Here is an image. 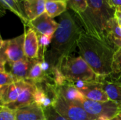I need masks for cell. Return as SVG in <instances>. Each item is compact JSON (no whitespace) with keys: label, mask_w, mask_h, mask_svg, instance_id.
Listing matches in <instances>:
<instances>
[{"label":"cell","mask_w":121,"mask_h":120,"mask_svg":"<svg viewBox=\"0 0 121 120\" xmlns=\"http://www.w3.org/2000/svg\"><path fill=\"white\" fill-rule=\"evenodd\" d=\"M52 42L45 53V60L53 67H59L61 61L72 55L77 47L78 40L84 32L72 15L67 11L61 15Z\"/></svg>","instance_id":"cell-1"},{"label":"cell","mask_w":121,"mask_h":120,"mask_svg":"<svg viewBox=\"0 0 121 120\" xmlns=\"http://www.w3.org/2000/svg\"><path fill=\"white\" fill-rule=\"evenodd\" d=\"M77 47L80 56L98 76H105L113 73L116 50L110 44L84 31L78 40Z\"/></svg>","instance_id":"cell-2"},{"label":"cell","mask_w":121,"mask_h":120,"mask_svg":"<svg viewBox=\"0 0 121 120\" xmlns=\"http://www.w3.org/2000/svg\"><path fill=\"white\" fill-rule=\"evenodd\" d=\"M86 11L75 14V16L86 33L108 43L107 29L109 22L114 18L115 9L109 6L107 0H86Z\"/></svg>","instance_id":"cell-3"},{"label":"cell","mask_w":121,"mask_h":120,"mask_svg":"<svg viewBox=\"0 0 121 120\" xmlns=\"http://www.w3.org/2000/svg\"><path fill=\"white\" fill-rule=\"evenodd\" d=\"M58 68L64 76L70 81L92 82L98 79V76L81 56L65 57L61 61Z\"/></svg>","instance_id":"cell-4"},{"label":"cell","mask_w":121,"mask_h":120,"mask_svg":"<svg viewBox=\"0 0 121 120\" xmlns=\"http://www.w3.org/2000/svg\"><path fill=\"white\" fill-rule=\"evenodd\" d=\"M25 34H22L9 40L1 39L0 46V71H5L6 63L18 62L25 57L24 53Z\"/></svg>","instance_id":"cell-5"},{"label":"cell","mask_w":121,"mask_h":120,"mask_svg":"<svg viewBox=\"0 0 121 120\" xmlns=\"http://www.w3.org/2000/svg\"><path fill=\"white\" fill-rule=\"evenodd\" d=\"M79 105L90 115L96 117L97 120H111L121 112V105L112 100L97 102L85 98Z\"/></svg>","instance_id":"cell-6"},{"label":"cell","mask_w":121,"mask_h":120,"mask_svg":"<svg viewBox=\"0 0 121 120\" xmlns=\"http://www.w3.org/2000/svg\"><path fill=\"white\" fill-rule=\"evenodd\" d=\"M53 108L67 120H98L96 117L87 112L81 105L68 101L59 95Z\"/></svg>","instance_id":"cell-7"},{"label":"cell","mask_w":121,"mask_h":120,"mask_svg":"<svg viewBox=\"0 0 121 120\" xmlns=\"http://www.w3.org/2000/svg\"><path fill=\"white\" fill-rule=\"evenodd\" d=\"M35 84L34 103L43 110L53 107L58 97L56 86L45 81Z\"/></svg>","instance_id":"cell-8"},{"label":"cell","mask_w":121,"mask_h":120,"mask_svg":"<svg viewBox=\"0 0 121 120\" xmlns=\"http://www.w3.org/2000/svg\"><path fill=\"white\" fill-rule=\"evenodd\" d=\"M96 82L106 92L110 100L121 105V73L98 76Z\"/></svg>","instance_id":"cell-9"},{"label":"cell","mask_w":121,"mask_h":120,"mask_svg":"<svg viewBox=\"0 0 121 120\" xmlns=\"http://www.w3.org/2000/svg\"><path fill=\"white\" fill-rule=\"evenodd\" d=\"M58 23L45 12L35 19L30 21L27 26L33 28L38 35L53 36L58 28Z\"/></svg>","instance_id":"cell-10"},{"label":"cell","mask_w":121,"mask_h":120,"mask_svg":"<svg viewBox=\"0 0 121 120\" xmlns=\"http://www.w3.org/2000/svg\"><path fill=\"white\" fill-rule=\"evenodd\" d=\"M34 61L35 59H29L24 57L16 62L6 63L4 69L6 71L13 76L16 81H26Z\"/></svg>","instance_id":"cell-11"},{"label":"cell","mask_w":121,"mask_h":120,"mask_svg":"<svg viewBox=\"0 0 121 120\" xmlns=\"http://www.w3.org/2000/svg\"><path fill=\"white\" fill-rule=\"evenodd\" d=\"M26 81H18L9 86L0 88L1 106H6L17 100L22 91L25 88Z\"/></svg>","instance_id":"cell-12"},{"label":"cell","mask_w":121,"mask_h":120,"mask_svg":"<svg viewBox=\"0 0 121 120\" xmlns=\"http://www.w3.org/2000/svg\"><path fill=\"white\" fill-rule=\"evenodd\" d=\"M24 53L25 57L29 59H39V42L36 32L28 28L24 33Z\"/></svg>","instance_id":"cell-13"},{"label":"cell","mask_w":121,"mask_h":120,"mask_svg":"<svg viewBox=\"0 0 121 120\" xmlns=\"http://www.w3.org/2000/svg\"><path fill=\"white\" fill-rule=\"evenodd\" d=\"M26 81V83L25 88L22 91L17 100L13 103L6 105V107L13 110H17L21 108L28 106L34 103L35 84L29 81Z\"/></svg>","instance_id":"cell-14"},{"label":"cell","mask_w":121,"mask_h":120,"mask_svg":"<svg viewBox=\"0 0 121 120\" xmlns=\"http://www.w3.org/2000/svg\"><path fill=\"white\" fill-rule=\"evenodd\" d=\"M56 89L59 95L72 103L80 104L86 98L84 95L74 86L72 82L67 79L63 85L56 87Z\"/></svg>","instance_id":"cell-15"},{"label":"cell","mask_w":121,"mask_h":120,"mask_svg":"<svg viewBox=\"0 0 121 120\" xmlns=\"http://www.w3.org/2000/svg\"><path fill=\"white\" fill-rule=\"evenodd\" d=\"M20 1L29 22L45 12L46 0H20Z\"/></svg>","instance_id":"cell-16"},{"label":"cell","mask_w":121,"mask_h":120,"mask_svg":"<svg viewBox=\"0 0 121 120\" xmlns=\"http://www.w3.org/2000/svg\"><path fill=\"white\" fill-rule=\"evenodd\" d=\"M16 120H45L43 110L33 103L16 110Z\"/></svg>","instance_id":"cell-17"},{"label":"cell","mask_w":121,"mask_h":120,"mask_svg":"<svg viewBox=\"0 0 121 120\" xmlns=\"http://www.w3.org/2000/svg\"><path fill=\"white\" fill-rule=\"evenodd\" d=\"M107 39L108 43L116 51L121 48V26L115 18H112L108 23L107 29Z\"/></svg>","instance_id":"cell-18"},{"label":"cell","mask_w":121,"mask_h":120,"mask_svg":"<svg viewBox=\"0 0 121 120\" xmlns=\"http://www.w3.org/2000/svg\"><path fill=\"white\" fill-rule=\"evenodd\" d=\"M0 2L1 12L4 9H9L21 19L25 26L28 25L29 21L25 15L21 1H17L16 0H0Z\"/></svg>","instance_id":"cell-19"},{"label":"cell","mask_w":121,"mask_h":120,"mask_svg":"<svg viewBox=\"0 0 121 120\" xmlns=\"http://www.w3.org/2000/svg\"><path fill=\"white\" fill-rule=\"evenodd\" d=\"M67 3L63 0H46L45 12L51 18L57 17L67 11Z\"/></svg>","instance_id":"cell-20"},{"label":"cell","mask_w":121,"mask_h":120,"mask_svg":"<svg viewBox=\"0 0 121 120\" xmlns=\"http://www.w3.org/2000/svg\"><path fill=\"white\" fill-rule=\"evenodd\" d=\"M45 74L42 69L40 60L35 59L30 70L28 74V76L26 81H31L34 83H40L45 81Z\"/></svg>","instance_id":"cell-21"},{"label":"cell","mask_w":121,"mask_h":120,"mask_svg":"<svg viewBox=\"0 0 121 120\" xmlns=\"http://www.w3.org/2000/svg\"><path fill=\"white\" fill-rule=\"evenodd\" d=\"M68 7L72 9L75 14L84 13L87 8L86 0H66Z\"/></svg>","instance_id":"cell-22"},{"label":"cell","mask_w":121,"mask_h":120,"mask_svg":"<svg viewBox=\"0 0 121 120\" xmlns=\"http://www.w3.org/2000/svg\"><path fill=\"white\" fill-rule=\"evenodd\" d=\"M0 120H16V110H11L6 106H1Z\"/></svg>","instance_id":"cell-23"},{"label":"cell","mask_w":121,"mask_h":120,"mask_svg":"<svg viewBox=\"0 0 121 120\" xmlns=\"http://www.w3.org/2000/svg\"><path fill=\"white\" fill-rule=\"evenodd\" d=\"M43 111L45 120H67L62 115H60L53 107L45 109L43 110Z\"/></svg>","instance_id":"cell-24"},{"label":"cell","mask_w":121,"mask_h":120,"mask_svg":"<svg viewBox=\"0 0 121 120\" xmlns=\"http://www.w3.org/2000/svg\"><path fill=\"white\" fill-rule=\"evenodd\" d=\"M14 82H16V81L10 73L6 71H0V88L9 86Z\"/></svg>","instance_id":"cell-25"},{"label":"cell","mask_w":121,"mask_h":120,"mask_svg":"<svg viewBox=\"0 0 121 120\" xmlns=\"http://www.w3.org/2000/svg\"><path fill=\"white\" fill-rule=\"evenodd\" d=\"M113 73H121V48L115 52L113 63Z\"/></svg>","instance_id":"cell-26"},{"label":"cell","mask_w":121,"mask_h":120,"mask_svg":"<svg viewBox=\"0 0 121 120\" xmlns=\"http://www.w3.org/2000/svg\"><path fill=\"white\" fill-rule=\"evenodd\" d=\"M109 6L116 9L118 7H121V0H107Z\"/></svg>","instance_id":"cell-27"},{"label":"cell","mask_w":121,"mask_h":120,"mask_svg":"<svg viewBox=\"0 0 121 120\" xmlns=\"http://www.w3.org/2000/svg\"><path fill=\"white\" fill-rule=\"evenodd\" d=\"M114 18L117 21L118 23L121 26V7H118L115 9Z\"/></svg>","instance_id":"cell-28"},{"label":"cell","mask_w":121,"mask_h":120,"mask_svg":"<svg viewBox=\"0 0 121 120\" xmlns=\"http://www.w3.org/2000/svg\"><path fill=\"white\" fill-rule=\"evenodd\" d=\"M111 120H120V119H119V117L117 116V117H114V118H113V119H111Z\"/></svg>","instance_id":"cell-29"},{"label":"cell","mask_w":121,"mask_h":120,"mask_svg":"<svg viewBox=\"0 0 121 120\" xmlns=\"http://www.w3.org/2000/svg\"><path fill=\"white\" fill-rule=\"evenodd\" d=\"M118 117H119V119H120V120H121V113L118 115Z\"/></svg>","instance_id":"cell-30"},{"label":"cell","mask_w":121,"mask_h":120,"mask_svg":"<svg viewBox=\"0 0 121 120\" xmlns=\"http://www.w3.org/2000/svg\"><path fill=\"white\" fill-rule=\"evenodd\" d=\"M16 1H20V0H16Z\"/></svg>","instance_id":"cell-31"},{"label":"cell","mask_w":121,"mask_h":120,"mask_svg":"<svg viewBox=\"0 0 121 120\" xmlns=\"http://www.w3.org/2000/svg\"><path fill=\"white\" fill-rule=\"evenodd\" d=\"M63 1H66V0H63Z\"/></svg>","instance_id":"cell-32"}]
</instances>
